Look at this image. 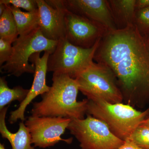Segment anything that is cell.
Listing matches in <instances>:
<instances>
[{
    "mask_svg": "<svg viewBox=\"0 0 149 149\" xmlns=\"http://www.w3.org/2000/svg\"><path fill=\"white\" fill-rule=\"evenodd\" d=\"M94 61L111 70L127 104L149 101V33L136 24L108 32L102 37Z\"/></svg>",
    "mask_w": 149,
    "mask_h": 149,
    "instance_id": "obj_1",
    "label": "cell"
},
{
    "mask_svg": "<svg viewBox=\"0 0 149 149\" xmlns=\"http://www.w3.org/2000/svg\"><path fill=\"white\" fill-rule=\"evenodd\" d=\"M49 91L41 95V101L33 103L31 116L83 119L88 100L77 101L79 86L76 79L66 74L53 73Z\"/></svg>",
    "mask_w": 149,
    "mask_h": 149,
    "instance_id": "obj_2",
    "label": "cell"
},
{
    "mask_svg": "<svg viewBox=\"0 0 149 149\" xmlns=\"http://www.w3.org/2000/svg\"><path fill=\"white\" fill-rule=\"evenodd\" d=\"M86 114L102 120L116 137L125 141L147 118L149 107L142 111L129 104L88 100Z\"/></svg>",
    "mask_w": 149,
    "mask_h": 149,
    "instance_id": "obj_3",
    "label": "cell"
},
{
    "mask_svg": "<svg viewBox=\"0 0 149 149\" xmlns=\"http://www.w3.org/2000/svg\"><path fill=\"white\" fill-rule=\"evenodd\" d=\"M75 79L79 91L88 100H102L113 104L123 100L114 73L105 65L94 62Z\"/></svg>",
    "mask_w": 149,
    "mask_h": 149,
    "instance_id": "obj_4",
    "label": "cell"
},
{
    "mask_svg": "<svg viewBox=\"0 0 149 149\" xmlns=\"http://www.w3.org/2000/svg\"><path fill=\"white\" fill-rule=\"evenodd\" d=\"M58 42L44 37L39 27L27 35L19 36L13 44L12 55L8 61L1 67V72L17 77L24 73L34 74L35 66L29 63L31 57L42 52L52 53Z\"/></svg>",
    "mask_w": 149,
    "mask_h": 149,
    "instance_id": "obj_5",
    "label": "cell"
},
{
    "mask_svg": "<svg viewBox=\"0 0 149 149\" xmlns=\"http://www.w3.org/2000/svg\"><path fill=\"white\" fill-rule=\"evenodd\" d=\"M101 39L89 49L74 45L65 38L59 40L48 59V72L66 74L75 79L94 62V55Z\"/></svg>",
    "mask_w": 149,
    "mask_h": 149,
    "instance_id": "obj_6",
    "label": "cell"
},
{
    "mask_svg": "<svg viewBox=\"0 0 149 149\" xmlns=\"http://www.w3.org/2000/svg\"><path fill=\"white\" fill-rule=\"evenodd\" d=\"M67 129L79 142L81 149H117L125 142L105 123L89 114L83 119H72Z\"/></svg>",
    "mask_w": 149,
    "mask_h": 149,
    "instance_id": "obj_7",
    "label": "cell"
},
{
    "mask_svg": "<svg viewBox=\"0 0 149 149\" xmlns=\"http://www.w3.org/2000/svg\"><path fill=\"white\" fill-rule=\"evenodd\" d=\"M71 120L65 118L31 116L25 119L24 124L29 130L34 146L46 148L54 146L60 141L72 143V138L64 139L61 137Z\"/></svg>",
    "mask_w": 149,
    "mask_h": 149,
    "instance_id": "obj_8",
    "label": "cell"
},
{
    "mask_svg": "<svg viewBox=\"0 0 149 149\" xmlns=\"http://www.w3.org/2000/svg\"><path fill=\"white\" fill-rule=\"evenodd\" d=\"M64 9L65 38L72 45L91 48L109 32L102 24Z\"/></svg>",
    "mask_w": 149,
    "mask_h": 149,
    "instance_id": "obj_9",
    "label": "cell"
},
{
    "mask_svg": "<svg viewBox=\"0 0 149 149\" xmlns=\"http://www.w3.org/2000/svg\"><path fill=\"white\" fill-rule=\"evenodd\" d=\"M67 10L99 23L109 32L117 29L108 1L106 0H57Z\"/></svg>",
    "mask_w": 149,
    "mask_h": 149,
    "instance_id": "obj_10",
    "label": "cell"
},
{
    "mask_svg": "<svg viewBox=\"0 0 149 149\" xmlns=\"http://www.w3.org/2000/svg\"><path fill=\"white\" fill-rule=\"evenodd\" d=\"M51 52H44V54L40 57V53L34 54L29 59L35 67L34 80L31 88L26 98L20 103L18 108L11 112L8 121L10 124H13L18 120L22 121L25 120L24 113L26 108L36 97L40 95L47 93L50 89L46 83V75L47 70L48 59Z\"/></svg>",
    "mask_w": 149,
    "mask_h": 149,
    "instance_id": "obj_11",
    "label": "cell"
},
{
    "mask_svg": "<svg viewBox=\"0 0 149 149\" xmlns=\"http://www.w3.org/2000/svg\"><path fill=\"white\" fill-rule=\"evenodd\" d=\"M39 13V28L44 37L58 41L65 38V9L57 0H36Z\"/></svg>",
    "mask_w": 149,
    "mask_h": 149,
    "instance_id": "obj_12",
    "label": "cell"
},
{
    "mask_svg": "<svg viewBox=\"0 0 149 149\" xmlns=\"http://www.w3.org/2000/svg\"><path fill=\"white\" fill-rule=\"evenodd\" d=\"M9 107L0 110V133L2 137L8 140L12 149H36L32 146L31 135L24 121L19 123L18 130L16 133H11L8 129L6 125V116Z\"/></svg>",
    "mask_w": 149,
    "mask_h": 149,
    "instance_id": "obj_13",
    "label": "cell"
},
{
    "mask_svg": "<svg viewBox=\"0 0 149 149\" xmlns=\"http://www.w3.org/2000/svg\"><path fill=\"white\" fill-rule=\"evenodd\" d=\"M108 2L117 29L135 24L136 0H109Z\"/></svg>",
    "mask_w": 149,
    "mask_h": 149,
    "instance_id": "obj_14",
    "label": "cell"
},
{
    "mask_svg": "<svg viewBox=\"0 0 149 149\" xmlns=\"http://www.w3.org/2000/svg\"><path fill=\"white\" fill-rule=\"evenodd\" d=\"M10 6L16 22L19 36L27 35L39 27L38 8L34 11L24 12L19 8Z\"/></svg>",
    "mask_w": 149,
    "mask_h": 149,
    "instance_id": "obj_15",
    "label": "cell"
},
{
    "mask_svg": "<svg viewBox=\"0 0 149 149\" xmlns=\"http://www.w3.org/2000/svg\"><path fill=\"white\" fill-rule=\"evenodd\" d=\"M29 89L17 86L10 88L5 76L0 78V110L8 106L12 102L18 101L21 103L28 95Z\"/></svg>",
    "mask_w": 149,
    "mask_h": 149,
    "instance_id": "obj_16",
    "label": "cell"
},
{
    "mask_svg": "<svg viewBox=\"0 0 149 149\" xmlns=\"http://www.w3.org/2000/svg\"><path fill=\"white\" fill-rule=\"evenodd\" d=\"M18 36L16 22L11 6L6 5L5 10L0 16V39L13 44Z\"/></svg>",
    "mask_w": 149,
    "mask_h": 149,
    "instance_id": "obj_17",
    "label": "cell"
},
{
    "mask_svg": "<svg viewBox=\"0 0 149 149\" xmlns=\"http://www.w3.org/2000/svg\"><path fill=\"white\" fill-rule=\"evenodd\" d=\"M127 140L141 148L149 149V126L141 123Z\"/></svg>",
    "mask_w": 149,
    "mask_h": 149,
    "instance_id": "obj_18",
    "label": "cell"
},
{
    "mask_svg": "<svg viewBox=\"0 0 149 149\" xmlns=\"http://www.w3.org/2000/svg\"><path fill=\"white\" fill-rule=\"evenodd\" d=\"M135 24L140 32L149 33V7L136 10Z\"/></svg>",
    "mask_w": 149,
    "mask_h": 149,
    "instance_id": "obj_19",
    "label": "cell"
},
{
    "mask_svg": "<svg viewBox=\"0 0 149 149\" xmlns=\"http://www.w3.org/2000/svg\"><path fill=\"white\" fill-rule=\"evenodd\" d=\"M0 3L22 8L27 12L34 11L38 8L36 0H1Z\"/></svg>",
    "mask_w": 149,
    "mask_h": 149,
    "instance_id": "obj_20",
    "label": "cell"
},
{
    "mask_svg": "<svg viewBox=\"0 0 149 149\" xmlns=\"http://www.w3.org/2000/svg\"><path fill=\"white\" fill-rule=\"evenodd\" d=\"M13 53V44L0 39V66L9 60Z\"/></svg>",
    "mask_w": 149,
    "mask_h": 149,
    "instance_id": "obj_21",
    "label": "cell"
},
{
    "mask_svg": "<svg viewBox=\"0 0 149 149\" xmlns=\"http://www.w3.org/2000/svg\"><path fill=\"white\" fill-rule=\"evenodd\" d=\"M117 149H143L139 148L129 140L125 141L124 144Z\"/></svg>",
    "mask_w": 149,
    "mask_h": 149,
    "instance_id": "obj_22",
    "label": "cell"
},
{
    "mask_svg": "<svg viewBox=\"0 0 149 149\" xmlns=\"http://www.w3.org/2000/svg\"><path fill=\"white\" fill-rule=\"evenodd\" d=\"M136 10L149 7V0H136Z\"/></svg>",
    "mask_w": 149,
    "mask_h": 149,
    "instance_id": "obj_23",
    "label": "cell"
},
{
    "mask_svg": "<svg viewBox=\"0 0 149 149\" xmlns=\"http://www.w3.org/2000/svg\"><path fill=\"white\" fill-rule=\"evenodd\" d=\"M6 8V5L0 3V16L2 15L3 13L5 10Z\"/></svg>",
    "mask_w": 149,
    "mask_h": 149,
    "instance_id": "obj_24",
    "label": "cell"
},
{
    "mask_svg": "<svg viewBox=\"0 0 149 149\" xmlns=\"http://www.w3.org/2000/svg\"><path fill=\"white\" fill-rule=\"evenodd\" d=\"M142 123L149 126V116L148 117L146 118V119Z\"/></svg>",
    "mask_w": 149,
    "mask_h": 149,
    "instance_id": "obj_25",
    "label": "cell"
},
{
    "mask_svg": "<svg viewBox=\"0 0 149 149\" xmlns=\"http://www.w3.org/2000/svg\"><path fill=\"white\" fill-rule=\"evenodd\" d=\"M0 149H6L4 144H0Z\"/></svg>",
    "mask_w": 149,
    "mask_h": 149,
    "instance_id": "obj_26",
    "label": "cell"
}]
</instances>
